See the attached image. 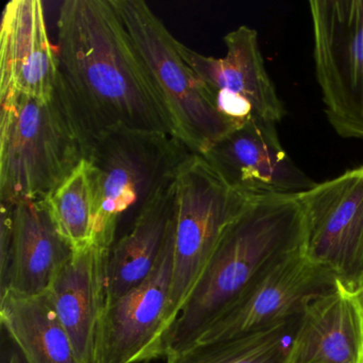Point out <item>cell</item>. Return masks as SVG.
Returning a JSON list of instances; mask_svg holds the SVG:
<instances>
[{
  "instance_id": "8992f818",
  "label": "cell",
  "mask_w": 363,
  "mask_h": 363,
  "mask_svg": "<svg viewBox=\"0 0 363 363\" xmlns=\"http://www.w3.org/2000/svg\"><path fill=\"white\" fill-rule=\"evenodd\" d=\"M252 199L233 189L203 155L193 152L180 165L175 177L167 330L223 235Z\"/></svg>"
},
{
  "instance_id": "5bb4252c",
  "label": "cell",
  "mask_w": 363,
  "mask_h": 363,
  "mask_svg": "<svg viewBox=\"0 0 363 363\" xmlns=\"http://www.w3.org/2000/svg\"><path fill=\"white\" fill-rule=\"evenodd\" d=\"M109 248L97 244L73 250L48 291L79 363H95L107 305Z\"/></svg>"
},
{
  "instance_id": "7402d4cb",
  "label": "cell",
  "mask_w": 363,
  "mask_h": 363,
  "mask_svg": "<svg viewBox=\"0 0 363 363\" xmlns=\"http://www.w3.org/2000/svg\"><path fill=\"white\" fill-rule=\"evenodd\" d=\"M354 296H356L357 301H358L359 307H360L361 315L363 320V278L359 284L358 288L354 291Z\"/></svg>"
},
{
  "instance_id": "ffe728a7",
  "label": "cell",
  "mask_w": 363,
  "mask_h": 363,
  "mask_svg": "<svg viewBox=\"0 0 363 363\" xmlns=\"http://www.w3.org/2000/svg\"><path fill=\"white\" fill-rule=\"evenodd\" d=\"M296 320L279 323L243 337L210 344H195L169 354L165 363H282Z\"/></svg>"
},
{
  "instance_id": "2e32d148",
  "label": "cell",
  "mask_w": 363,
  "mask_h": 363,
  "mask_svg": "<svg viewBox=\"0 0 363 363\" xmlns=\"http://www.w3.org/2000/svg\"><path fill=\"white\" fill-rule=\"evenodd\" d=\"M12 207L11 247L0 296L45 294L73 248L55 226L43 201H23Z\"/></svg>"
},
{
  "instance_id": "3957f363",
  "label": "cell",
  "mask_w": 363,
  "mask_h": 363,
  "mask_svg": "<svg viewBox=\"0 0 363 363\" xmlns=\"http://www.w3.org/2000/svg\"><path fill=\"white\" fill-rule=\"evenodd\" d=\"M0 203L44 201L88 158L93 141L60 78L48 99L0 96Z\"/></svg>"
},
{
  "instance_id": "44dd1931",
  "label": "cell",
  "mask_w": 363,
  "mask_h": 363,
  "mask_svg": "<svg viewBox=\"0 0 363 363\" xmlns=\"http://www.w3.org/2000/svg\"><path fill=\"white\" fill-rule=\"evenodd\" d=\"M1 363H28V361L18 346L7 337V344L3 343Z\"/></svg>"
},
{
  "instance_id": "9a60e30c",
  "label": "cell",
  "mask_w": 363,
  "mask_h": 363,
  "mask_svg": "<svg viewBox=\"0 0 363 363\" xmlns=\"http://www.w3.org/2000/svg\"><path fill=\"white\" fill-rule=\"evenodd\" d=\"M282 363H363V320L354 291L337 281L307 303Z\"/></svg>"
},
{
  "instance_id": "9c48e42d",
  "label": "cell",
  "mask_w": 363,
  "mask_h": 363,
  "mask_svg": "<svg viewBox=\"0 0 363 363\" xmlns=\"http://www.w3.org/2000/svg\"><path fill=\"white\" fill-rule=\"evenodd\" d=\"M335 284V277L313 262L303 246L257 278L193 345L226 341L296 320L311 299Z\"/></svg>"
},
{
  "instance_id": "52a82bcc",
  "label": "cell",
  "mask_w": 363,
  "mask_h": 363,
  "mask_svg": "<svg viewBox=\"0 0 363 363\" xmlns=\"http://www.w3.org/2000/svg\"><path fill=\"white\" fill-rule=\"evenodd\" d=\"M315 75L342 138L363 139V0H312Z\"/></svg>"
},
{
  "instance_id": "30bf717a",
  "label": "cell",
  "mask_w": 363,
  "mask_h": 363,
  "mask_svg": "<svg viewBox=\"0 0 363 363\" xmlns=\"http://www.w3.org/2000/svg\"><path fill=\"white\" fill-rule=\"evenodd\" d=\"M226 55L205 56L180 44V52L196 74L216 111L233 128L250 118L279 123L284 104L264 67L258 33L248 26L227 33Z\"/></svg>"
},
{
  "instance_id": "277c9868",
  "label": "cell",
  "mask_w": 363,
  "mask_h": 363,
  "mask_svg": "<svg viewBox=\"0 0 363 363\" xmlns=\"http://www.w3.org/2000/svg\"><path fill=\"white\" fill-rule=\"evenodd\" d=\"M193 154L173 135L111 131L93 142L88 161L96 203V243L111 248L122 222L130 223Z\"/></svg>"
},
{
  "instance_id": "8fae6325",
  "label": "cell",
  "mask_w": 363,
  "mask_h": 363,
  "mask_svg": "<svg viewBox=\"0 0 363 363\" xmlns=\"http://www.w3.org/2000/svg\"><path fill=\"white\" fill-rule=\"evenodd\" d=\"M173 255L174 226L150 275L106 305L95 363H142L162 357Z\"/></svg>"
},
{
  "instance_id": "7a4b0ae2",
  "label": "cell",
  "mask_w": 363,
  "mask_h": 363,
  "mask_svg": "<svg viewBox=\"0 0 363 363\" xmlns=\"http://www.w3.org/2000/svg\"><path fill=\"white\" fill-rule=\"evenodd\" d=\"M298 196L252 199L233 220L201 272L162 343V357L191 347L257 278L305 246Z\"/></svg>"
},
{
  "instance_id": "e0dca14e",
  "label": "cell",
  "mask_w": 363,
  "mask_h": 363,
  "mask_svg": "<svg viewBox=\"0 0 363 363\" xmlns=\"http://www.w3.org/2000/svg\"><path fill=\"white\" fill-rule=\"evenodd\" d=\"M175 179L161 189L109 250L107 303L137 288L152 273L174 226Z\"/></svg>"
},
{
  "instance_id": "7c38bea8",
  "label": "cell",
  "mask_w": 363,
  "mask_h": 363,
  "mask_svg": "<svg viewBox=\"0 0 363 363\" xmlns=\"http://www.w3.org/2000/svg\"><path fill=\"white\" fill-rule=\"evenodd\" d=\"M275 123L250 118L214 143L203 156L235 190L252 199L299 196L315 186L280 143Z\"/></svg>"
},
{
  "instance_id": "4fadbf2b",
  "label": "cell",
  "mask_w": 363,
  "mask_h": 363,
  "mask_svg": "<svg viewBox=\"0 0 363 363\" xmlns=\"http://www.w3.org/2000/svg\"><path fill=\"white\" fill-rule=\"evenodd\" d=\"M59 80L57 48L50 43L40 0H12L0 28V96L48 99Z\"/></svg>"
},
{
  "instance_id": "5b68a950",
  "label": "cell",
  "mask_w": 363,
  "mask_h": 363,
  "mask_svg": "<svg viewBox=\"0 0 363 363\" xmlns=\"http://www.w3.org/2000/svg\"><path fill=\"white\" fill-rule=\"evenodd\" d=\"M171 120L174 135L194 154H205L233 128L206 94L203 84L162 21L143 0H111Z\"/></svg>"
},
{
  "instance_id": "ba28073f",
  "label": "cell",
  "mask_w": 363,
  "mask_h": 363,
  "mask_svg": "<svg viewBox=\"0 0 363 363\" xmlns=\"http://www.w3.org/2000/svg\"><path fill=\"white\" fill-rule=\"evenodd\" d=\"M305 252L354 291L363 278V163L298 196Z\"/></svg>"
},
{
  "instance_id": "d6986e66",
  "label": "cell",
  "mask_w": 363,
  "mask_h": 363,
  "mask_svg": "<svg viewBox=\"0 0 363 363\" xmlns=\"http://www.w3.org/2000/svg\"><path fill=\"white\" fill-rule=\"evenodd\" d=\"M43 203L55 226L73 250L97 244L96 203L88 159L82 160Z\"/></svg>"
},
{
  "instance_id": "ac0fdd59",
  "label": "cell",
  "mask_w": 363,
  "mask_h": 363,
  "mask_svg": "<svg viewBox=\"0 0 363 363\" xmlns=\"http://www.w3.org/2000/svg\"><path fill=\"white\" fill-rule=\"evenodd\" d=\"M3 333L18 346L28 363H79L73 344L45 293L0 296Z\"/></svg>"
},
{
  "instance_id": "6da1fadb",
  "label": "cell",
  "mask_w": 363,
  "mask_h": 363,
  "mask_svg": "<svg viewBox=\"0 0 363 363\" xmlns=\"http://www.w3.org/2000/svg\"><path fill=\"white\" fill-rule=\"evenodd\" d=\"M57 29L59 78L93 142L120 129L174 135L111 0H65Z\"/></svg>"
}]
</instances>
